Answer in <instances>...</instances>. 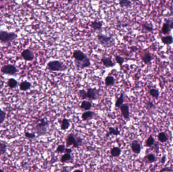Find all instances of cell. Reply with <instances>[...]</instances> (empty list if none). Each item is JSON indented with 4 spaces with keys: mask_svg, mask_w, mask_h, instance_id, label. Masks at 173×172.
Returning <instances> with one entry per match:
<instances>
[{
    "mask_svg": "<svg viewBox=\"0 0 173 172\" xmlns=\"http://www.w3.org/2000/svg\"><path fill=\"white\" fill-rule=\"evenodd\" d=\"M49 124L44 118H41L39 120L38 123L34 126V130L38 136H44L47 133L48 128Z\"/></svg>",
    "mask_w": 173,
    "mask_h": 172,
    "instance_id": "1",
    "label": "cell"
},
{
    "mask_svg": "<svg viewBox=\"0 0 173 172\" xmlns=\"http://www.w3.org/2000/svg\"><path fill=\"white\" fill-rule=\"evenodd\" d=\"M83 140L79 136L76 137L74 133H71L68 135L66 138V144L67 148L72 146L73 148H78L83 143Z\"/></svg>",
    "mask_w": 173,
    "mask_h": 172,
    "instance_id": "2",
    "label": "cell"
},
{
    "mask_svg": "<svg viewBox=\"0 0 173 172\" xmlns=\"http://www.w3.org/2000/svg\"><path fill=\"white\" fill-rule=\"evenodd\" d=\"M97 40L100 44L104 47H111L115 45V40L112 36H107L106 35L99 34L97 35Z\"/></svg>",
    "mask_w": 173,
    "mask_h": 172,
    "instance_id": "3",
    "label": "cell"
},
{
    "mask_svg": "<svg viewBox=\"0 0 173 172\" xmlns=\"http://www.w3.org/2000/svg\"><path fill=\"white\" fill-rule=\"evenodd\" d=\"M48 69L52 71H62L67 69V67L64 64L63 62L58 60L50 61L48 63L47 65Z\"/></svg>",
    "mask_w": 173,
    "mask_h": 172,
    "instance_id": "4",
    "label": "cell"
},
{
    "mask_svg": "<svg viewBox=\"0 0 173 172\" xmlns=\"http://www.w3.org/2000/svg\"><path fill=\"white\" fill-rule=\"evenodd\" d=\"M17 38V35L14 32L0 31V40L4 43L12 42Z\"/></svg>",
    "mask_w": 173,
    "mask_h": 172,
    "instance_id": "5",
    "label": "cell"
},
{
    "mask_svg": "<svg viewBox=\"0 0 173 172\" xmlns=\"http://www.w3.org/2000/svg\"><path fill=\"white\" fill-rule=\"evenodd\" d=\"M1 72L3 74L8 75H14L18 71L17 68L14 65L12 64H7L4 65L1 69Z\"/></svg>",
    "mask_w": 173,
    "mask_h": 172,
    "instance_id": "6",
    "label": "cell"
},
{
    "mask_svg": "<svg viewBox=\"0 0 173 172\" xmlns=\"http://www.w3.org/2000/svg\"><path fill=\"white\" fill-rule=\"evenodd\" d=\"M99 91L96 88H89L87 91V99L91 100H97L99 97Z\"/></svg>",
    "mask_w": 173,
    "mask_h": 172,
    "instance_id": "7",
    "label": "cell"
},
{
    "mask_svg": "<svg viewBox=\"0 0 173 172\" xmlns=\"http://www.w3.org/2000/svg\"><path fill=\"white\" fill-rule=\"evenodd\" d=\"M74 63L76 68L81 69H84L85 68H88L91 65L90 59L88 57L82 61H77L74 60Z\"/></svg>",
    "mask_w": 173,
    "mask_h": 172,
    "instance_id": "8",
    "label": "cell"
},
{
    "mask_svg": "<svg viewBox=\"0 0 173 172\" xmlns=\"http://www.w3.org/2000/svg\"><path fill=\"white\" fill-rule=\"evenodd\" d=\"M72 57L74 59V60L77 61H82L87 58L86 54L79 49L74 50L72 54Z\"/></svg>",
    "mask_w": 173,
    "mask_h": 172,
    "instance_id": "9",
    "label": "cell"
},
{
    "mask_svg": "<svg viewBox=\"0 0 173 172\" xmlns=\"http://www.w3.org/2000/svg\"><path fill=\"white\" fill-rule=\"evenodd\" d=\"M21 56L24 60L27 61H32L34 58V53L29 49L23 50L21 53Z\"/></svg>",
    "mask_w": 173,
    "mask_h": 172,
    "instance_id": "10",
    "label": "cell"
},
{
    "mask_svg": "<svg viewBox=\"0 0 173 172\" xmlns=\"http://www.w3.org/2000/svg\"><path fill=\"white\" fill-rule=\"evenodd\" d=\"M123 117L126 120H129L130 111L129 106L127 104H123L120 107Z\"/></svg>",
    "mask_w": 173,
    "mask_h": 172,
    "instance_id": "11",
    "label": "cell"
},
{
    "mask_svg": "<svg viewBox=\"0 0 173 172\" xmlns=\"http://www.w3.org/2000/svg\"><path fill=\"white\" fill-rule=\"evenodd\" d=\"M101 61L103 66L106 68L113 67L116 64L115 63L113 62L111 57H103L101 58Z\"/></svg>",
    "mask_w": 173,
    "mask_h": 172,
    "instance_id": "12",
    "label": "cell"
},
{
    "mask_svg": "<svg viewBox=\"0 0 173 172\" xmlns=\"http://www.w3.org/2000/svg\"><path fill=\"white\" fill-rule=\"evenodd\" d=\"M131 148L134 153L139 154L141 150V144L138 140H134L132 142Z\"/></svg>",
    "mask_w": 173,
    "mask_h": 172,
    "instance_id": "13",
    "label": "cell"
},
{
    "mask_svg": "<svg viewBox=\"0 0 173 172\" xmlns=\"http://www.w3.org/2000/svg\"><path fill=\"white\" fill-rule=\"evenodd\" d=\"M90 26L95 31L101 30L103 26L102 22L101 21L94 20L91 22Z\"/></svg>",
    "mask_w": 173,
    "mask_h": 172,
    "instance_id": "14",
    "label": "cell"
},
{
    "mask_svg": "<svg viewBox=\"0 0 173 172\" xmlns=\"http://www.w3.org/2000/svg\"><path fill=\"white\" fill-rule=\"evenodd\" d=\"M95 112L92 111H86V112H84L82 114V119L83 121H87L88 120L91 119L95 115Z\"/></svg>",
    "mask_w": 173,
    "mask_h": 172,
    "instance_id": "15",
    "label": "cell"
},
{
    "mask_svg": "<svg viewBox=\"0 0 173 172\" xmlns=\"http://www.w3.org/2000/svg\"><path fill=\"white\" fill-rule=\"evenodd\" d=\"M92 107V104L91 102L89 100H83L81 103V104L80 106V108L82 110L84 111H88L91 109Z\"/></svg>",
    "mask_w": 173,
    "mask_h": 172,
    "instance_id": "16",
    "label": "cell"
},
{
    "mask_svg": "<svg viewBox=\"0 0 173 172\" xmlns=\"http://www.w3.org/2000/svg\"><path fill=\"white\" fill-rule=\"evenodd\" d=\"M120 134V131L118 128H114V127H110L109 128V132L106 134V137H109L110 135H112L114 136H118Z\"/></svg>",
    "mask_w": 173,
    "mask_h": 172,
    "instance_id": "17",
    "label": "cell"
},
{
    "mask_svg": "<svg viewBox=\"0 0 173 172\" xmlns=\"http://www.w3.org/2000/svg\"><path fill=\"white\" fill-rule=\"evenodd\" d=\"M121 149L119 147H113L110 150V154L112 157H120L121 154Z\"/></svg>",
    "mask_w": 173,
    "mask_h": 172,
    "instance_id": "18",
    "label": "cell"
},
{
    "mask_svg": "<svg viewBox=\"0 0 173 172\" xmlns=\"http://www.w3.org/2000/svg\"><path fill=\"white\" fill-rule=\"evenodd\" d=\"M20 89L22 91H27L31 88L32 84L29 82L24 81L20 84Z\"/></svg>",
    "mask_w": 173,
    "mask_h": 172,
    "instance_id": "19",
    "label": "cell"
},
{
    "mask_svg": "<svg viewBox=\"0 0 173 172\" xmlns=\"http://www.w3.org/2000/svg\"><path fill=\"white\" fill-rule=\"evenodd\" d=\"M105 83L106 86H110L114 85L115 83L114 78L112 76H107L105 79Z\"/></svg>",
    "mask_w": 173,
    "mask_h": 172,
    "instance_id": "20",
    "label": "cell"
},
{
    "mask_svg": "<svg viewBox=\"0 0 173 172\" xmlns=\"http://www.w3.org/2000/svg\"><path fill=\"white\" fill-rule=\"evenodd\" d=\"M162 41L165 45H169L173 43V37L172 36H167L162 37Z\"/></svg>",
    "mask_w": 173,
    "mask_h": 172,
    "instance_id": "21",
    "label": "cell"
},
{
    "mask_svg": "<svg viewBox=\"0 0 173 172\" xmlns=\"http://www.w3.org/2000/svg\"><path fill=\"white\" fill-rule=\"evenodd\" d=\"M141 58H142L143 62L146 64H147L151 62V61L152 60V57H151L150 53H149V52H146V53H145L143 55Z\"/></svg>",
    "mask_w": 173,
    "mask_h": 172,
    "instance_id": "22",
    "label": "cell"
},
{
    "mask_svg": "<svg viewBox=\"0 0 173 172\" xmlns=\"http://www.w3.org/2000/svg\"><path fill=\"white\" fill-rule=\"evenodd\" d=\"M70 126V122L69 119L67 118H64L62 122H61V125H60V128L62 130H66L67 129L69 128Z\"/></svg>",
    "mask_w": 173,
    "mask_h": 172,
    "instance_id": "23",
    "label": "cell"
},
{
    "mask_svg": "<svg viewBox=\"0 0 173 172\" xmlns=\"http://www.w3.org/2000/svg\"><path fill=\"white\" fill-rule=\"evenodd\" d=\"M119 5L121 8L131 7L132 2L130 0H120Z\"/></svg>",
    "mask_w": 173,
    "mask_h": 172,
    "instance_id": "24",
    "label": "cell"
},
{
    "mask_svg": "<svg viewBox=\"0 0 173 172\" xmlns=\"http://www.w3.org/2000/svg\"><path fill=\"white\" fill-rule=\"evenodd\" d=\"M158 140L162 143L167 142L168 140V137L166 133L165 132H160L158 135Z\"/></svg>",
    "mask_w": 173,
    "mask_h": 172,
    "instance_id": "25",
    "label": "cell"
},
{
    "mask_svg": "<svg viewBox=\"0 0 173 172\" xmlns=\"http://www.w3.org/2000/svg\"><path fill=\"white\" fill-rule=\"evenodd\" d=\"M124 95L123 93H122L120 97H118V99L116 100L115 106L116 108H120L122 104H124Z\"/></svg>",
    "mask_w": 173,
    "mask_h": 172,
    "instance_id": "26",
    "label": "cell"
},
{
    "mask_svg": "<svg viewBox=\"0 0 173 172\" xmlns=\"http://www.w3.org/2000/svg\"><path fill=\"white\" fill-rule=\"evenodd\" d=\"M171 27L169 26V25L167 22L164 23L162 27V31L163 34H167L169 33L170 31L172 30Z\"/></svg>",
    "mask_w": 173,
    "mask_h": 172,
    "instance_id": "27",
    "label": "cell"
},
{
    "mask_svg": "<svg viewBox=\"0 0 173 172\" xmlns=\"http://www.w3.org/2000/svg\"><path fill=\"white\" fill-rule=\"evenodd\" d=\"M72 158V156L71 153H65L63 155L61 156L60 161L61 163H67V162L70 161Z\"/></svg>",
    "mask_w": 173,
    "mask_h": 172,
    "instance_id": "28",
    "label": "cell"
},
{
    "mask_svg": "<svg viewBox=\"0 0 173 172\" xmlns=\"http://www.w3.org/2000/svg\"><path fill=\"white\" fill-rule=\"evenodd\" d=\"M17 84L18 82L17 81V80L14 78H10L8 80V85L10 88L13 89L15 88L17 86Z\"/></svg>",
    "mask_w": 173,
    "mask_h": 172,
    "instance_id": "29",
    "label": "cell"
},
{
    "mask_svg": "<svg viewBox=\"0 0 173 172\" xmlns=\"http://www.w3.org/2000/svg\"><path fill=\"white\" fill-rule=\"evenodd\" d=\"M155 142V141L154 138L153 137L152 135H150L148 138H147L145 142V146H146L147 147H151L152 146L154 145Z\"/></svg>",
    "mask_w": 173,
    "mask_h": 172,
    "instance_id": "30",
    "label": "cell"
},
{
    "mask_svg": "<svg viewBox=\"0 0 173 172\" xmlns=\"http://www.w3.org/2000/svg\"><path fill=\"white\" fill-rule=\"evenodd\" d=\"M149 93L152 97H154L156 100H158V98L159 97L160 93L158 89H154V88L150 89Z\"/></svg>",
    "mask_w": 173,
    "mask_h": 172,
    "instance_id": "31",
    "label": "cell"
},
{
    "mask_svg": "<svg viewBox=\"0 0 173 172\" xmlns=\"http://www.w3.org/2000/svg\"><path fill=\"white\" fill-rule=\"evenodd\" d=\"M78 96L81 100H86L87 97V91L85 89H81L78 91Z\"/></svg>",
    "mask_w": 173,
    "mask_h": 172,
    "instance_id": "32",
    "label": "cell"
},
{
    "mask_svg": "<svg viewBox=\"0 0 173 172\" xmlns=\"http://www.w3.org/2000/svg\"><path fill=\"white\" fill-rule=\"evenodd\" d=\"M115 60L116 62L120 65V66H121L123 64L124 62H125V59L123 57L120 56V55H116L115 56Z\"/></svg>",
    "mask_w": 173,
    "mask_h": 172,
    "instance_id": "33",
    "label": "cell"
},
{
    "mask_svg": "<svg viewBox=\"0 0 173 172\" xmlns=\"http://www.w3.org/2000/svg\"><path fill=\"white\" fill-rule=\"evenodd\" d=\"M7 150V145L6 144L0 142V155H4Z\"/></svg>",
    "mask_w": 173,
    "mask_h": 172,
    "instance_id": "34",
    "label": "cell"
},
{
    "mask_svg": "<svg viewBox=\"0 0 173 172\" xmlns=\"http://www.w3.org/2000/svg\"><path fill=\"white\" fill-rule=\"evenodd\" d=\"M65 146L64 144H60L57 146L56 151L58 153H64L65 150Z\"/></svg>",
    "mask_w": 173,
    "mask_h": 172,
    "instance_id": "35",
    "label": "cell"
},
{
    "mask_svg": "<svg viewBox=\"0 0 173 172\" xmlns=\"http://www.w3.org/2000/svg\"><path fill=\"white\" fill-rule=\"evenodd\" d=\"M147 159L150 163H152L155 162V159H156V157H155V156L154 154L150 153V154H149V155H147Z\"/></svg>",
    "mask_w": 173,
    "mask_h": 172,
    "instance_id": "36",
    "label": "cell"
},
{
    "mask_svg": "<svg viewBox=\"0 0 173 172\" xmlns=\"http://www.w3.org/2000/svg\"><path fill=\"white\" fill-rule=\"evenodd\" d=\"M6 114L3 110L0 109V124L4 122L6 118Z\"/></svg>",
    "mask_w": 173,
    "mask_h": 172,
    "instance_id": "37",
    "label": "cell"
},
{
    "mask_svg": "<svg viewBox=\"0 0 173 172\" xmlns=\"http://www.w3.org/2000/svg\"><path fill=\"white\" fill-rule=\"evenodd\" d=\"M25 136L26 138L29 139H33L36 138V135L33 133L29 132H25Z\"/></svg>",
    "mask_w": 173,
    "mask_h": 172,
    "instance_id": "38",
    "label": "cell"
},
{
    "mask_svg": "<svg viewBox=\"0 0 173 172\" xmlns=\"http://www.w3.org/2000/svg\"><path fill=\"white\" fill-rule=\"evenodd\" d=\"M146 107L147 109L150 110V109H152L153 108H155V106L152 102L148 101L146 103Z\"/></svg>",
    "mask_w": 173,
    "mask_h": 172,
    "instance_id": "39",
    "label": "cell"
},
{
    "mask_svg": "<svg viewBox=\"0 0 173 172\" xmlns=\"http://www.w3.org/2000/svg\"><path fill=\"white\" fill-rule=\"evenodd\" d=\"M142 27L143 29H145L150 31V32H152V31L153 30V29L152 28V27L150 26L149 25H147L146 24H142Z\"/></svg>",
    "mask_w": 173,
    "mask_h": 172,
    "instance_id": "40",
    "label": "cell"
},
{
    "mask_svg": "<svg viewBox=\"0 0 173 172\" xmlns=\"http://www.w3.org/2000/svg\"><path fill=\"white\" fill-rule=\"evenodd\" d=\"M172 171H173L172 169L170 167H168V166L165 167L164 168L162 169V170H160V172H172Z\"/></svg>",
    "mask_w": 173,
    "mask_h": 172,
    "instance_id": "41",
    "label": "cell"
},
{
    "mask_svg": "<svg viewBox=\"0 0 173 172\" xmlns=\"http://www.w3.org/2000/svg\"><path fill=\"white\" fill-rule=\"evenodd\" d=\"M165 22L168 23L169 25V26L171 27L172 29H173V21L169 19H165Z\"/></svg>",
    "mask_w": 173,
    "mask_h": 172,
    "instance_id": "42",
    "label": "cell"
},
{
    "mask_svg": "<svg viewBox=\"0 0 173 172\" xmlns=\"http://www.w3.org/2000/svg\"><path fill=\"white\" fill-rule=\"evenodd\" d=\"M153 146H155V148L156 150V153H158V152H159V144H158V143L155 142Z\"/></svg>",
    "mask_w": 173,
    "mask_h": 172,
    "instance_id": "43",
    "label": "cell"
},
{
    "mask_svg": "<svg viewBox=\"0 0 173 172\" xmlns=\"http://www.w3.org/2000/svg\"><path fill=\"white\" fill-rule=\"evenodd\" d=\"M65 153H71L72 152V150L71 148H66L65 150Z\"/></svg>",
    "mask_w": 173,
    "mask_h": 172,
    "instance_id": "44",
    "label": "cell"
},
{
    "mask_svg": "<svg viewBox=\"0 0 173 172\" xmlns=\"http://www.w3.org/2000/svg\"><path fill=\"white\" fill-rule=\"evenodd\" d=\"M166 161V155H164L162 157V159H161V163L162 164H165Z\"/></svg>",
    "mask_w": 173,
    "mask_h": 172,
    "instance_id": "45",
    "label": "cell"
},
{
    "mask_svg": "<svg viewBox=\"0 0 173 172\" xmlns=\"http://www.w3.org/2000/svg\"><path fill=\"white\" fill-rule=\"evenodd\" d=\"M4 82L0 79V89H2L3 87L4 86Z\"/></svg>",
    "mask_w": 173,
    "mask_h": 172,
    "instance_id": "46",
    "label": "cell"
},
{
    "mask_svg": "<svg viewBox=\"0 0 173 172\" xmlns=\"http://www.w3.org/2000/svg\"><path fill=\"white\" fill-rule=\"evenodd\" d=\"M74 1H76V0H67V2H68V4H71V3Z\"/></svg>",
    "mask_w": 173,
    "mask_h": 172,
    "instance_id": "47",
    "label": "cell"
},
{
    "mask_svg": "<svg viewBox=\"0 0 173 172\" xmlns=\"http://www.w3.org/2000/svg\"><path fill=\"white\" fill-rule=\"evenodd\" d=\"M4 8V6H1V5H0V9H3Z\"/></svg>",
    "mask_w": 173,
    "mask_h": 172,
    "instance_id": "48",
    "label": "cell"
},
{
    "mask_svg": "<svg viewBox=\"0 0 173 172\" xmlns=\"http://www.w3.org/2000/svg\"><path fill=\"white\" fill-rule=\"evenodd\" d=\"M0 172H3V170H2L1 169H0Z\"/></svg>",
    "mask_w": 173,
    "mask_h": 172,
    "instance_id": "49",
    "label": "cell"
}]
</instances>
